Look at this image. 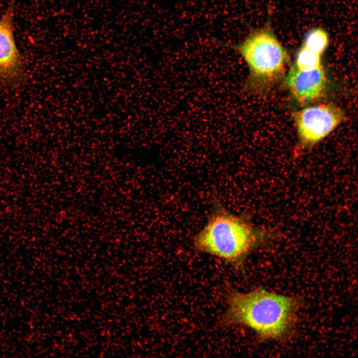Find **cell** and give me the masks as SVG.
<instances>
[{
    "label": "cell",
    "mask_w": 358,
    "mask_h": 358,
    "mask_svg": "<svg viewBox=\"0 0 358 358\" xmlns=\"http://www.w3.org/2000/svg\"><path fill=\"white\" fill-rule=\"evenodd\" d=\"M15 0H12L0 18V86L17 88L25 79L24 57L14 38Z\"/></svg>",
    "instance_id": "cell-5"
},
{
    "label": "cell",
    "mask_w": 358,
    "mask_h": 358,
    "mask_svg": "<svg viewBox=\"0 0 358 358\" xmlns=\"http://www.w3.org/2000/svg\"><path fill=\"white\" fill-rule=\"evenodd\" d=\"M285 85L293 98L299 103L314 101L326 91L327 78L323 67L300 70L295 66L287 74Z\"/></svg>",
    "instance_id": "cell-6"
},
{
    "label": "cell",
    "mask_w": 358,
    "mask_h": 358,
    "mask_svg": "<svg viewBox=\"0 0 358 358\" xmlns=\"http://www.w3.org/2000/svg\"><path fill=\"white\" fill-rule=\"evenodd\" d=\"M329 44V36L326 31L322 28L317 27L310 30L305 37L303 46L321 55Z\"/></svg>",
    "instance_id": "cell-7"
},
{
    "label": "cell",
    "mask_w": 358,
    "mask_h": 358,
    "mask_svg": "<svg viewBox=\"0 0 358 358\" xmlns=\"http://www.w3.org/2000/svg\"><path fill=\"white\" fill-rule=\"evenodd\" d=\"M278 231L259 227L246 215L235 214L215 201L206 223L193 237L198 251L237 267L255 250L278 240Z\"/></svg>",
    "instance_id": "cell-1"
},
{
    "label": "cell",
    "mask_w": 358,
    "mask_h": 358,
    "mask_svg": "<svg viewBox=\"0 0 358 358\" xmlns=\"http://www.w3.org/2000/svg\"><path fill=\"white\" fill-rule=\"evenodd\" d=\"M227 303L222 321L225 325L246 326L261 338L271 340H281L291 334L300 305L297 298L263 288L246 292L231 291Z\"/></svg>",
    "instance_id": "cell-2"
},
{
    "label": "cell",
    "mask_w": 358,
    "mask_h": 358,
    "mask_svg": "<svg viewBox=\"0 0 358 358\" xmlns=\"http://www.w3.org/2000/svg\"><path fill=\"white\" fill-rule=\"evenodd\" d=\"M229 47L242 57L248 67L249 75L244 85L246 91L263 93L284 77L289 56L270 30H255Z\"/></svg>",
    "instance_id": "cell-3"
},
{
    "label": "cell",
    "mask_w": 358,
    "mask_h": 358,
    "mask_svg": "<svg viewBox=\"0 0 358 358\" xmlns=\"http://www.w3.org/2000/svg\"><path fill=\"white\" fill-rule=\"evenodd\" d=\"M321 62V55L302 46L297 53L295 67L300 70L313 69L320 67Z\"/></svg>",
    "instance_id": "cell-8"
},
{
    "label": "cell",
    "mask_w": 358,
    "mask_h": 358,
    "mask_svg": "<svg viewBox=\"0 0 358 358\" xmlns=\"http://www.w3.org/2000/svg\"><path fill=\"white\" fill-rule=\"evenodd\" d=\"M292 116L299 139L297 153L313 147L345 119L342 110L331 103L309 106L295 112Z\"/></svg>",
    "instance_id": "cell-4"
}]
</instances>
